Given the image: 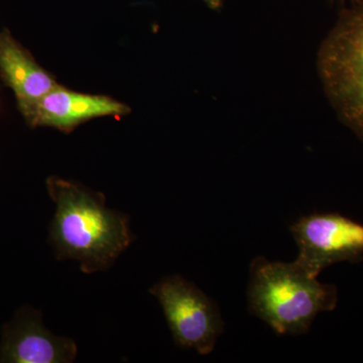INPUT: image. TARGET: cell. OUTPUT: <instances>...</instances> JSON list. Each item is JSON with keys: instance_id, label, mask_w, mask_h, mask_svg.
Wrapping results in <instances>:
<instances>
[{"instance_id": "3957f363", "label": "cell", "mask_w": 363, "mask_h": 363, "mask_svg": "<svg viewBox=\"0 0 363 363\" xmlns=\"http://www.w3.org/2000/svg\"><path fill=\"white\" fill-rule=\"evenodd\" d=\"M318 69L334 111L363 142V0L341 16L324 40Z\"/></svg>"}, {"instance_id": "6da1fadb", "label": "cell", "mask_w": 363, "mask_h": 363, "mask_svg": "<svg viewBox=\"0 0 363 363\" xmlns=\"http://www.w3.org/2000/svg\"><path fill=\"white\" fill-rule=\"evenodd\" d=\"M47 189L56 205L49 243L57 259L77 260L88 274L106 271L135 240L130 216L109 209L102 193L56 176Z\"/></svg>"}, {"instance_id": "9c48e42d", "label": "cell", "mask_w": 363, "mask_h": 363, "mask_svg": "<svg viewBox=\"0 0 363 363\" xmlns=\"http://www.w3.org/2000/svg\"><path fill=\"white\" fill-rule=\"evenodd\" d=\"M205 1H206L210 6L216 9V7L220 6L221 0H205Z\"/></svg>"}, {"instance_id": "52a82bcc", "label": "cell", "mask_w": 363, "mask_h": 363, "mask_svg": "<svg viewBox=\"0 0 363 363\" xmlns=\"http://www.w3.org/2000/svg\"><path fill=\"white\" fill-rule=\"evenodd\" d=\"M130 111V106L113 98L79 93L59 85L45 95L25 118L32 128L49 126L70 133L90 119L121 117Z\"/></svg>"}, {"instance_id": "7a4b0ae2", "label": "cell", "mask_w": 363, "mask_h": 363, "mask_svg": "<svg viewBox=\"0 0 363 363\" xmlns=\"http://www.w3.org/2000/svg\"><path fill=\"white\" fill-rule=\"evenodd\" d=\"M337 289L320 283L297 262L257 257L250 264V312L279 335H302L318 314L337 304Z\"/></svg>"}, {"instance_id": "277c9868", "label": "cell", "mask_w": 363, "mask_h": 363, "mask_svg": "<svg viewBox=\"0 0 363 363\" xmlns=\"http://www.w3.org/2000/svg\"><path fill=\"white\" fill-rule=\"evenodd\" d=\"M150 293L159 300L177 345L207 355L224 330L218 306L179 274L167 277Z\"/></svg>"}, {"instance_id": "8992f818", "label": "cell", "mask_w": 363, "mask_h": 363, "mask_svg": "<svg viewBox=\"0 0 363 363\" xmlns=\"http://www.w3.org/2000/svg\"><path fill=\"white\" fill-rule=\"evenodd\" d=\"M77 344L52 334L43 324L40 312L25 307L2 331L0 362L70 363L77 357Z\"/></svg>"}, {"instance_id": "ba28073f", "label": "cell", "mask_w": 363, "mask_h": 363, "mask_svg": "<svg viewBox=\"0 0 363 363\" xmlns=\"http://www.w3.org/2000/svg\"><path fill=\"white\" fill-rule=\"evenodd\" d=\"M0 75L13 91L23 117L45 95L59 86L52 74L40 67L6 30L0 32Z\"/></svg>"}, {"instance_id": "5b68a950", "label": "cell", "mask_w": 363, "mask_h": 363, "mask_svg": "<svg viewBox=\"0 0 363 363\" xmlns=\"http://www.w3.org/2000/svg\"><path fill=\"white\" fill-rule=\"evenodd\" d=\"M291 233L298 248L295 262L313 278L336 262L362 259L363 225L342 215L303 216L291 226Z\"/></svg>"}]
</instances>
